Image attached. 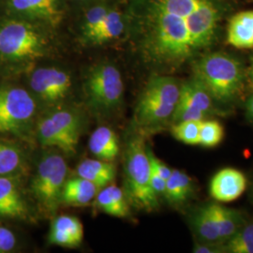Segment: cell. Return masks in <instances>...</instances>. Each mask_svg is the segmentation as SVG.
<instances>
[{
  "label": "cell",
  "mask_w": 253,
  "mask_h": 253,
  "mask_svg": "<svg viewBox=\"0 0 253 253\" xmlns=\"http://www.w3.org/2000/svg\"><path fill=\"white\" fill-rule=\"evenodd\" d=\"M126 178L129 197L137 208L153 210L158 196L150 183L151 166L145 141L141 137L131 140L126 155Z\"/></svg>",
  "instance_id": "4"
},
{
  "label": "cell",
  "mask_w": 253,
  "mask_h": 253,
  "mask_svg": "<svg viewBox=\"0 0 253 253\" xmlns=\"http://www.w3.org/2000/svg\"><path fill=\"white\" fill-rule=\"evenodd\" d=\"M68 172V166L60 155H47L39 163L36 176L32 183L40 203L48 210H53L61 197Z\"/></svg>",
  "instance_id": "7"
},
{
  "label": "cell",
  "mask_w": 253,
  "mask_h": 253,
  "mask_svg": "<svg viewBox=\"0 0 253 253\" xmlns=\"http://www.w3.org/2000/svg\"><path fill=\"white\" fill-rule=\"evenodd\" d=\"M76 172L78 176L91 181L98 188L114 180L116 173L114 165L102 160H85L78 165Z\"/></svg>",
  "instance_id": "19"
},
{
  "label": "cell",
  "mask_w": 253,
  "mask_h": 253,
  "mask_svg": "<svg viewBox=\"0 0 253 253\" xmlns=\"http://www.w3.org/2000/svg\"><path fill=\"white\" fill-rule=\"evenodd\" d=\"M247 188V178L243 172L225 168L217 172L209 185L210 195L222 203H230L238 199Z\"/></svg>",
  "instance_id": "9"
},
{
  "label": "cell",
  "mask_w": 253,
  "mask_h": 253,
  "mask_svg": "<svg viewBox=\"0 0 253 253\" xmlns=\"http://www.w3.org/2000/svg\"><path fill=\"white\" fill-rule=\"evenodd\" d=\"M38 136L42 145L58 147L67 153H74L78 142V140L65 134L49 117L39 123Z\"/></svg>",
  "instance_id": "16"
},
{
  "label": "cell",
  "mask_w": 253,
  "mask_h": 253,
  "mask_svg": "<svg viewBox=\"0 0 253 253\" xmlns=\"http://www.w3.org/2000/svg\"><path fill=\"white\" fill-rule=\"evenodd\" d=\"M146 15L150 56L180 64L214 44L223 9L217 0H151Z\"/></svg>",
  "instance_id": "1"
},
{
  "label": "cell",
  "mask_w": 253,
  "mask_h": 253,
  "mask_svg": "<svg viewBox=\"0 0 253 253\" xmlns=\"http://www.w3.org/2000/svg\"><path fill=\"white\" fill-rule=\"evenodd\" d=\"M191 224L194 234L201 242L223 244L218 234L212 204H208L195 211L191 217Z\"/></svg>",
  "instance_id": "15"
},
{
  "label": "cell",
  "mask_w": 253,
  "mask_h": 253,
  "mask_svg": "<svg viewBox=\"0 0 253 253\" xmlns=\"http://www.w3.org/2000/svg\"><path fill=\"white\" fill-rule=\"evenodd\" d=\"M224 137L222 125L216 120H203L200 127L199 145L208 148L219 145Z\"/></svg>",
  "instance_id": "28"
},
{
  "label": "cell",
  "mask_w": 253,
  "mask_h": 253,
  "mask_svg": "<svg viewBox=\"0 0 253 253\" xmlns=\"http://www.w3.org/2000/svg\"><path fill=\"white\" fill-rule=\"evenodd\" d=\"M212 207L217 221L219 237L224 244L243 227L246 222L242 215L237 210L217 204H212Z\"/></svg>",
  "instance_id": "20"
},
{
  "label": "cell",
  "mask_w": 253,
  "mask_h": 253,
  "mask_svg": "<svg viewBox=\"0 0 253 253\" xmlns=\"http://www.w3.org/2000/svg\"><path fill=\"white\" fill-rule=\"evenodd\" d=\"M226 253H253V222L243 227L224 243Z\"/></svg>",
  "instance_id": "26"
},
{
  "label": "cell",
  "mask_w": 253,
  "mask_h": 253,
  "mask_svg": "<svg viewBox=\"0 0 253 253\" xmlns=\"http://www.w3.org/2000/svg\"><path fill=\"white\" fill-rule=\"evenodd\" d=\"M193 191V184L186 172L172 170L171 175L166 180L164 195L172 204H182L189 199Z\"/></svg>",
  "instance_id": "23"
},
{
  "label": "cell",
  "mask_w": 253,
  "mask_h": 253,
  "mask_svg": "<svg viewBox=\"0 0 253 253\" xmlns=\"http://www.w3.org/2000/svg\"><path fill=\"white\" fill-rule=\"evenodd\" d=\"M27 214V204L16 181L10 176H0V216L23 218Z\"/></svg>",
  "instance_id": "11"
},
{
  "label": "cell",
  "mask_w": 253,
  "mask_h": 253,
  "mask_svg": "<svg viewBox=\"0 0 253 253\" xmlns=\"http://www.w3.org/2000/svg\"><path fill=\"white\" fill-rule=\"evenodd\" d=\"M175 106L154 101L139 100L135 111V118L139 124L152 126L172 118Z\"/></svg>",
  "instance_id": "21"
},
{
  "label": "cell",
  "mask_w": 253,
  "mask_h": 253,
  "mask_svg": "<svg viewBox=\"0 0 253 253\" xmlns=\"http://www.w3.org/2000/svg\"><path fill=\"white\" fill-rule=\"evenodd\" d=\"M202 121L190 120L175 123L172 128V135L186 145H198Z\"/></svg>",
  "instance_id": "29"
},
{
  "label": "cell",
  "mask_w": 253,
  "mask_h": 253,
  "mask_svg": "<svg viewBox=\"0 0 253 253\" xmlns=\"http://www.w3.org/2000/svg\"><path fill=\"white\" fill-rule=\"evenodd\" d=\"M16 244L13 233L7 228L0 227V253L10 252Z\"/></svg>",
  "instance_id": "33"
},
{
  "label": "cell",
  "mask_w": 253,
  "mask_h": 253,
  "mask_svg": "<svg viewBox=\"0 0 253 253\" xmlns=\"http://www.w3.org/2000/svg\"><path fill=\"white\" fill-rule=\"evenodd\" d=\"M179 83L169 76H155L145 86L140 100L176 106L180 95Z\"/></svg>",
  "instance_id": "13"
},
{
  "label": "cell",
  "mask_w": 253,
  "mask_h": 253,
  "mask_svg": "<svg viewBox=\"0 0 253 253\" xmlns=\"http://www.w3.org/2000/svg\"><path fill=\"white\" fill-rule=\"evenodd\" d=\"M107 12L108 10L101 6L94 7L88 10L84 24V35L85 39L90 36L93 31L100 26L101 22L105 18Z\"/></svg>",
  "instance_id": "32"
},
{
  "label": "cell",
  "mask_w": 253,
  "mask_h": 253,
  "mask_svg": "<svg viewBox=\"0 0 253 253\" xmlns=\"http://www.w3.org/2000/svg\"><path fill=\"white\" fill-rule=\"evenodd\" d=\"M30 86L37 95L48 102H56L67 97L72 86L71 76L54 68H42L32 73Z\"/></svg>",
  "instance_id": "8"
},
{
  "label": "cell",
  "mask_w": 253,
  "mask_h": 253,
  "mask_svg": "<svg viewBox=\"0 0 253 253\" xmlns=\"http://www.w3.org/2000/svg\"><path fill=\"white\" fill-rule=\"evenodd\" d=\"M227 42L237 49H253V9L240 11L228 23Z\"/></svg>",
  "instance_id": "12"
},
{
  "label": "cell",
  "mask_w": 253,
  "mask_h": 253,
  "mask_svg": "<svg viewBox=\"0 0 253 253\" xmlns=\"http://www.w3.org/2000/svg\"><path fill=\"white\" fill-rule=\"evenodd\" d=\"M56 126L61 129L65 134L78 140L79 137V120L77 117L70 111L60 110L49 116Z\"/></svg>",
  "instance_id": "30"
},
{
  "label": "cell",
  "mask_w": 253,
  "mask_h": 253,
  "mask_svg": "<svg viewBox=\"0 0 253 253\" xmlns=\"http://www.w3.org/2000/svg\"><path fill=\"white\" fill-rule=\"evenodd\" d=\"M59 0H8L9 13L23 18L55 22L60 16Z\"/></svg>",
  "instance_id": "10"
},
{
  "label": "cell",
  "mask_w": 253,
  "mask_h": 253,
  "mask_svg": "<svg viewBox=\"0 0 253 253\" xmlns=\"http://www.w3.org/2000/svg\"><path fill=\"white\" fill-rule=\"evenodd\" d=\"M151 166V165H150ZM150 183L151 187L156 195L160 194H164L165 193V189H166V180L162 177L160 174L157 172H154L151 169V178H150Z\"/></svg>",
  "instance_id": "36"
},
{
  "label": "cell",
  "mask_w": 253,
  "mask_h": 253,
  "mask_svg": "<svg viewBox=\"0 0 253 253\" xmlns=\"http://www.w3.org/2000/svg\"><path fill=\"white\" fill-rule=\"evenodd\" d=\"M22 163L23 156L16 146L0 142V176L16 172Z\"/></svg>",
  "instance_id": "27"
},
{
  "label": "cell",
  "mask_w": 253,
  "mask_h": 253,
  "mask_svg": "<svg viewBox=\"0 0 253 253\" xmlns=\"http://www.w3.org/2000/svg\"><path fill=\"white\" fill-rule=\"evenodd\" d=\"M83 238L84 228L77 217L60 216L54 219L49 237L52 244L73 248L81 244Z\"/></svg>",
  "instance_id": "14"
},
{
  "label": "cell",
  "mask_w": 253,
  "mask_h": 253,
  "mask_svg": "<svg viewBox=\"0 0 253 253\" xmlns=\"http://www.w3.org/2000/svg\"><path fill=\"white\" fill-rule=\"evenodd\" d=\"M193 253H226L224 244L209 243V242H196L193 247Z\"/></svg>",
  "instance_id": "35"
},
{
  "label": "cell",
  "mask_w": 253,
  "mask_h": 253,
  "mask_svg": "<svg viewBox=\"0 0 253 253\" xmlns=\"http://www.w3.org/2000/svg\"><path fill=\"white\" fill-rule=\"evenodd\" d=\"M250 77L252 79V81L253 82V56L251 59V67H250Z\"/></svg>",
  "instance_id": "38"
},
{
  "label": "cell",
  "mask_w": 253,
  "mask_h": 253,
  "mask_svg": "<svg viewBox=\"0 0 253 253\" xmlns=\"http://www.w3.org/2000/svg\"><path fill=\"white\" fill-rule=\"evenodd\" d=\"M36 112V102L20 87L0 88V133H21Z\"/></svg>",
  "instance_id": "5"
},
{
  "label": "cell",
  "mask_w": 253,
  "mask_h": 253,
  "mask_svg": "<svg viewBox=\"0 0 253 253\" xmlns=\"http://www.w3.org/2000/svg\"><path fill=\"white\" fill-rule=\"evenodd\" d=\"M124 30V24L121 15L118 11H108L104 20L101 22L90 36L86 40L94 44H101L111 40L117 39Z\"/></svg>",
  "instance_id": "24"
},
{
  "label": "cell",
  "mask_w": 253,
  "mask_h": 253,
  "mask_svg": "<svg viewBox=\"0 0 253 253\" xmlns=\"http://www.w3.org/2000/svg\"><path fill=\"white\" fill-rule=\"evenodd\" d=\"M246 110L248 118H250L253 122V93L249 97L246 103Z\"/></svg>",
  "instance_id": "37"
},
{
  "label": "cell",
  "mask_w": 253,
  "mask_h": 253,
  "mask_svg": "<svg viewBox=\"0 0 253 253\" xmlns=\"http://www.w3.org/2000/svg\"><path fill=\"white\" fill-rule=\"evenodd\" d=\"M180 96L200 109L206 116L213 111V99L206 87L194 77L180 85Z\"/></svg>",
  "instance_id": "25"
},
{
  "label": "cell",
  "mask_w": 253,
  "mask_h": 253,
  "mask_svg": "<svg viewBox=\"0 0 253 253\" xmlns=\"http://www.w3.org/2000/svg\"><path fill=\"white\" fill-rule=\"evenodd\" d=\"M172 118L175 123L190 120L202 121L206 118V115L189 100L179 95V100L176 103Z\"/></svg>",
  "instance_id": "31"
},
{
  "label": "cell",
  "mask_w": 253,
  "mask_h": 253,
  "mask_svg": "<svg viewBox=\"0 0 253 253\" xmlns=\"http://www.w3.org/2000/svg\"><path fill=\"white\" fill-rule=\"evenodd\" d=\"M194 78L206 87L213 100L229 103L240 94L244 68L234 56L224 53L205 54L194 63Z\"/></svg>",
  "instance_id": "2"
},
{
  "label": "cell",
  "mask_w": 253,
  "mask_h": 253,
  "mask_svg": "<svg viewBox=\"0 0 253 253\" xmlns=\"http://www.w3.org/2000/svg\"><path fill=\"white\" fill-rule=\"evenodd\" d=\"M124 84L118 69L102 64L91 71L86 81V95L93 108L108 111L122 100Z\"/></svg>",
  "instance_id": "6"
},
{
  "label": "cell",
  "mask_w": 253,
  "mask_h": 253,
  "mask_svg": "<svg viewBox=\"0 0 253 253\" xmlns=\"http://www.w3.org/2000/svg\"><path fill=\"white\" fill-rule=\"evenodd\" d=\"M148 156H149L151 169L153 170L154 172L160 174L165 180H167L169 178V176L171 175V173H172V169L169 168V166H167L161 160L156 158L151 152H148Z\"/></svg>",
  "instance_id": "34"
},
{
  "label": "cell",
  "mask_w": 253,
  "mask_h": 253,
  "mask_svg": "<svg viewBox=\"0 0 253 253\" xmlns=\"http://www.w3.org/2000/svg\"><path fill=\"white\" fill-rule=\"evenodd\" d=\"M45 42L30 24L18 19L0 22V63L19 65L42 56Z\"/></svg>",
  "instance_id": "3"
},
{
  "label": "cell",
  "mask_w": 253,
  "mask_h": 253,
  "mask_svg": "<svg viewBox=\"0 0 253 253\" xmlns=\"http://www.w3.org/2000/svg\"><path fill=\"white\" fill-rule=\"evenodd\" d=\"M97 206L104 213L114 217H125L129 213L123 191L115 185L100 190L97 195Z\"/></svg>",
  "instance_id": "22"
},
{
  "label": "cell",
  "mask_w": 253,
  "mask_h": 253,
  "mask_svg": "<svg viewBox=\"0 0 253 253\" xmlns=\"http://www.w3.org/2000/svg\"><path fill=\"white\" fill-rule=\"evenodd\" d=\"M98 187L83 177H75L65 182L60 200L70 205H86L96 196Z\"/></svg>",
  "instance_id": "18"
},
{
  "label": "cell",
  "mask_w": 253,
  "mask_h": 253,
  "mask_svg": "<svg viewBox=\"0 0 253 253\" xmlns=\"http://www.w3.org/2000/svg\"><path fill=\"white\" fill-rule=\"evenodd\" d=\"M92 154L102 161H113L119 152L118 137L108 126H99L89 139Z\"/></svg>",
  "instance_id": "17"
}]
</instances>
